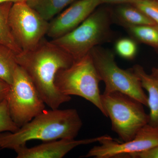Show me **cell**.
<instances>
[{"mask_svg": "<svg viewBox=\"0 0 158 158\" xmlns=\"http://www.w3.org/2000/svg\"><path fill=\"white\" fill-rule=\"evenodd\" d=\"M18 64L24 69L43 100L52 109L70 101V96L61 93L55 85L58 71L68 68L74 60L67 53L44 38L36 47L16 55Z\"/></svg>", "mask_w": 158, "mask_h": 158, "instance_id": "1", "label": "cell"}, {"mask_svg": "<svg viewBox=\"0 0 158 158\" xmlns=\"http://www.w3.org/2000/svg\"><path fill=\"white\" fill-rule=\"evenodd\" d=\"M82 124L75 109L45 110L16 131L0 133V148L14 150L33 140L75 139Z\"/></svg>", "mask_w": 158, "mask_h": 158, "instance_id": "2", "label": "cell"}, {"mask_svg": "<svg viewBox=\"0 0 158 158\" xmlns=\"http://www.w3.org/2000/svg\"><path fill=\"white\" fill-rule=\"evenodd\" d=\"M113 22L112 10L97 8L76 28L51 41L76 61L88 55L94 48L113 40Z\"/></svg>", "mask_w": 158, "mask_h": 158, "instance_id": "3", "label": "cell"}, {"mask_svg": "<svg viewBox=\"0 0 158 158\" xmlns=\"http://www.w3.org/2000/svg\"><path fill=\"white\" fill-rule=\"evenodd\" d=\"M100 77L90 53L57 72L55 85L64 95L81 97L90 102L106 116L99 89Z\"/></svg>", "mask_w": 158, "mask_h": 158, "instance_id": "4", "label": "cell"}, {"mask_svg": "<svg viewBox=\"0 0 158 158\" xmlns=\"http://www.w3.org/2000/svg\"><path fill=\"white\" fill-rule=\"evenodd\" d=\"M101 100L106 116L111 120L112 130L123 142L132 140L149 123V115L145 113L144 105L127 94L103 93Z\"/></svg>", "mask_w": 158, "mask_h": 158, "instance_id": "5", "label": "cell"}, {"mask_svg": "<svg viewBox=\"0 0 158 158\" xmlns=\"http://www.w3.org/2000/svg\"><path fill=\"white\" fill-rule=\"evenodd\" d=\"M89 53L101 81L104 83V93L121 92L148 106V96L133 68H120L113 52L101 46L94 48Z\"/></svg>", "mask_w": 158, "mask_h": 158, "instance_id": "6", "label": "cell"}, {"mask_svg": "<svg viewBox=\"0 0 158 158\" xmlns=\"http://www.w3.org/2000/svg\"><path fill=\"white\" fill-rule=\"evenodd\" d=\"M6 99L11 118L19 127L45 110V103L34 83L19 65Z\"/></svg>", "mask_w": 158, "mask_h": 158, "instance_id": "7", "label": "cell"}, {"mask_svg": "<svg viewBox=\"0 0 158 158\" xmlns=\"http://www.w3.org/2000/svg\"><path fill=\"white\" fill-rule=\"evenodd\" d=\"M9 23L15 39L23 51L36 47L48 31V21L27 2L13 4L9 12Z\"/></svg>", "mask_w": 158, "mask_h": 158, "instance_id": "8", "label": "cell"}, {"mask_svg": "<svg viewBox=\"0 0 158 158\" xmlns=\"http://www.w3.org/2000/svg\"><path fill=\"white\" fill-rule=\"evenodd\" d=\"M99 145L91 148L84 157L130 158L158 145V127L149 124L143 127L129 141L118 142L110 136L99 141Z\"/></svg>", "mask_w": 158, "mask_h": 158, "instance_id": "9", "label": "cell"}, {"mask_svg": "<svg viewBox=\"0 0 158 158\" xmlns=\"http://www.w3.org/2000/svg\"><path fill=\"white\" fill-rule=\"evenodd\" d=\"M102 5L100 0H78L49 22L47 35L52 39L68 34L76 28Z\"/></svg>", "mask_w": 158, "mask_h": 158, "instance_id": "10", "label": "cell"}, {"mask_svg": "<svg viewBox=\"0 0 158 158\" xmlns=\"http://www.w3.org/2000/svg\"><path fill=\"white\" fill-rule=\"evenodd\" d=\"M107 136L78 140L61 139L58 141H46L31 148H28L25 144L15 148L14 150L17 158H61L79 145L99 142Z\"/></svg>", "mask_w": 158, "mask_h": 158, "instance_id": "11", "label": "cell"}, {"mask_svg": "<svg viewBox=\"0 0 158 158\" xmlns=\"http://www.w3.org/2000/svg\"><path fill=\"white\" fill-rule=\"evenodd\" d=\"M132 68L140 79L142 88L148 94L147 107L150 110L148 124L158 127V79L148 74L141 65H135Z\"/></svg>", "mask_w": 158, "mask_h": 158, "instance_id": "12", "label": "cell"}, {"mask_svg": "<svg viewBox=\"0 0 158 158\" xmlns=\"http://www.w3.org/2000/svg\"><path fill=\"white\" fill-rule=\"evenodd\" d=\"M112 11L113 22H116L124 28L130 26L156 24L131 4H119Z\"/></svg>", "mask_w": 158, "mask_h": 158, "instance_id": "13", "label": "cell"}, {"mask_svg": "<svg viewBox=\"0 0 158 158\" xmlns=\"http://www.w3.org/2000/svg\"><path fill=\"white\" fill-rule=\"evenodd\" d=\"M12 5L11 2L0 4V44L8 47L17 55L23 51L15 39L9 26V14Z\"/></svg>", "mask_w": 158, "mask_h": 158, "instance_id": "14", "label": "cell"}, {"mask_svg": "<svg viewBox=\"0 0 158 158\" xmlns=\"http://www.w3.org/2000/svg\"><path fill=\"white\" fill-rule=\"evenodd\" d=\"M76 0H28L27 3L44 19L49 21Z\"/></svg>", "mask_w": 158, "mask_h": 158, "instance_id": "15", "label": "cell"}, {"mask_svg": "<svg viewBox=\"0 0 158 158\" xmlns=\"http://www.w3.org/2000/svg\"><path fill=\"white\" fill-rule=\"evenodd\" d=\"M16 54L6 46L0 44V81L11 85L17 67Z\"/></svg>", "mask_w": 158, "mask_h": 158, "instance_id": "16", "label": "cell"}, {"mask_svg": "<svg viewBox=\"0 0 158 158\" xmlns=\"http://www.w3.org/2000/svg\"><path fill=\"white\" fill-rule=\"evenodd\" d=\"M124 28L135 41L158 49V25L130 26Z\"/></svg>", "mask_w": 158, "mask_h": 158, "instance_id": "17", "label": "cell"}, {"mask_svg": "<svg viewBox=\"0 0 158 158\" xmlns=\"http://www.w3.org/2000/svg\"><path fill=\"white\" fill-rule=\"evenodd\" d=\"M115 49L116 53L122 58L132 60L137 55L138 46L135 40L133 38H122L117 40Z\"/></svg>", "mask_w": 158, "mask_h": 158, "instance_id": "18", "label": "cell"}, {"mask_svg": "<svg viewBox=\"0 0 158 158\" xmlns=\"http://www.w3.org/2000/svg\"><path fill=\"white\" fill-rule=\"evenodd\" d=\"M19 128L11 118L6 99L0 103V133L14 132Z\"/></svg>", "mask_w": 158, "mask_h": 158, "instance_id": "19", "label": "cell"}, {"mask_svg": "<svg viewBox=\"0 0 158 158\" xmlns=\"http://www.w3.org/2000/svg\"><path fill=\"white\" fill-rule=\"evenodd\" d=\"M131 4L158 25V3L156 0H140Z\"/></svg>", "mask_w": 158, "mask_h": 158, "instance_id": "20", "label": "cell"}, {"mask_svg": "<svg viewBox=\"0 0 158 158\" xmlns=\"http://www.w3.org/2000/svg\"><path fill=\"white\" fill-rule=\"evenodd\" d=\"M130 158H158V145L144 152L133 155Z\"/></svg>", "mask_w": 158, "mask_h": 158, "instance_id": "21", "label": "cell"}, {"mask_svg": "<svg viewBox=\"0 0 158 158\" xmlns=\"http://www.w3.org/2000/svg\"><path fill=\"white\" fill-rule=\"evenodd\" d=\"M9 89L10 85L9 84L0 81V103L6 98Z\"/></svg>", "mask_w": 158, "mask_h": 158, "instance_id": "22", "label": "cell"}, {"mask_svg": "<svg viewBox=\"0 0 158 158\" xmlns=\"http://www.w3.org/2000/svg\"><path fill=\"white\" fill-rule=\"evenodd\" d=\"M102 4H131L140 0H100Z\"/></svg>", "mask_w": 158, "mask_h": 158, "instance_id": "23", "label": "cell"}, {"mask_svg": "<svg viewBox=\"0 0 158 158\" xmlns=\"http://www.w3.org/2000/svg\"><path fill=\"white\" fill-rule=\"evenodd\" d=\"M28 0H0V4L6 2H11L14 3L23 2H27Z\"/></svg>", "mask_w": 158, "mask_h": 158, "instance_id": "24", "label": "cell"}, {"mask_svg": "<svg viewBox=\"0 0 158 158\" xmlns=\"http://www.w3.org/2000/svg\"><path fill=\"white\" fill-rule=\"evenodd\" d=\"M152 75L158 79V67L157 68H154L152 69Z\"/></svg>", "mask_w": 158, "mask_h": 158, "instance_id": "25", "label": "cell"}, {"mask_svg": "<svg viewBox=\"0 0 158 158\" xmlns=\"http://www.w3.org/2000/svg\"><path fill=\"white\" fill-rule=\"evenodd\" d=\"M156 1L158 3V0H156Z\"/></svg>", "mask_w": 158, "mask_h": 158, "instance_id": "26", "label": "cell"}, {"mask_svg": "<svg viewBox=\"0 0 158 158\" xmlns=\"http://www.w3.org/2000/svg\"><path fill=\"white\" fill-rule=\"evenodd\" d=\"M1 148H0V150H1Z\"/></svg>", "mask_w": 158, "mask_h": 158, "instance_id": "27", "label": "cell"}]
</instances>
